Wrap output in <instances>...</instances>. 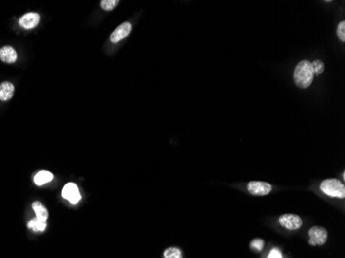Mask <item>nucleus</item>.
I'll use <instances>...</instances> for the list:
<instances>
[{"label":"nucleus","mask_w":345,"mask_h":258,"mask_svg":"<svg viewBox=\"0 0 345 258\" xmlns=\"http://www.w3.org/2000/svg\"><path fill=\"white\" fill-rule=\"evenodd\" d=\"M314 74L311 70V64L308 60H303L295 68L294 80L299 88L306 89L313 82Z\"/></svg>","instance_id":"nucleus-1"},{"label":"nucleus","mask_w":345,"mask_h":258,"mask_svg":"<svg viewBox=\"0 0 345 258\" xmlns=\"http://www.w3.org/2000/svg\"><path fill=\"white\" fill-rule=\"evenodd\" d=\"M320 189L326 195L334 197V199H344L345 186L337 179H326L321 183Z\"/></svg>","instance_id":"nucleus-2"},{"label":"nucleus","mask_w":345,"mask_h":258,"mask_svg":"<svg viewBox=\"0 0 345 258\" xmlns=\"http://www.w3.org/2000/svg\"><path fill=\"white\" fill-rule=\"evenodd\" d=\"M309 244L311 246L324 245L327 240V231L322 226H313L309 229Z\"/></svg>","instance_id":"nucleus-3"},{"label":"nucleus","mask_w":345,"mask_h":258,"mask_svg":"<svg viewBox=\"0 0 345 258\" xmlns=\"http://www.w3.org/2000/svg\"><path fill=\"white\" fill-rule=\"evenodd\" d=\"M279 224L288 230H298L303 225V220L295 214H284L279 217Z\"/></svg>","instance_id":"nucleus-4"},{"label":"nucleus","mask_w":345,"mask_h":258,"mask_svg":"<svg viewBox=\"0 0 345 258\" xmlns=\"http://www.w3.org/2000/svg\"><path fill=\"white\" fill-rule=\"evenodd\" d=\"M247 190L252 195L265 196L268 195L273 190V187L270 183L262 182V181H252V182H249L247 184Z\"/></svg>","instance_id":"nucleus-5"},{"label":"nucleus","mask_w":345,"mask_h":258,"mask_svg":"<svg viewBox=\"0 0 345 258\" xmlns=\"http://www.w3.org/2000/svg\"><path fill=\"white\" fill-rule=\"evenodd\" d=\"M133 29V25L131 22H124L112 32L110 40L113 42V44H118L119 41H121L124 39L126 37H128V34L131 33Z\"/></svg>","instance_id":"nucleus-6"},{"label":"nucleus","mask_w":345,"mask_h":258,"mask_svg":"<svg viewBox=\"0 0 345 258\" xmlns=\"http://www.w3.org/2000/svg\"><path fill=\"white\" fill-rule=\"evenodd\" d=\"M62 196L65 200L70 201L73 204H76L80 202L81 194L79 191V188L75 183H67L62 190Z\"/></svg>","instance_id":"nucleus-7"},{"label":"nucleus","mask_w":345,"mask_h":258,"mask_svg":"<svg viewBox=\"0 0 345 258\" xmlns=\"http://www.w3.org/2000/svg\"><path fill=\"white\" fill-rule=\"evenodd\" d=\"M40 21V16L37 13H28L19 20V24L24 29H32Z\"/></svg>","instance_id":"nucleus-8"},{"label":"nucleus","mask_w":345,"mask_h":258,"mask_svg":"<svg viewBox=\"0 0 345 258\" xmlns=\"http://www.w3.org/2000/svg\"><path fill=\"white\" fill-rule=\"evenodd\" d=\"M0 59L4 63H14L18 59V54L13 47L5 46L0 49Z\"/></svg>","instance_id":"nucleus-9"},{"label":"nucleus","mask_w":345,"mask_h":258,"mask_svg":"<svg viewBox=\"0 0 345 258\" xmlns=\"http://www.w3.org/2000/svg\"><path fill=\"white\" fill-rule=\"evenodd\" d=\"M15 92L14 85L10 82H3L0 84V100L7 101L10 100Z\"/></svg>","instance_id":"nucleus-10"},{"label":"nucleus","mask_w":345,"mask_h":258,"mask_svg":"<svg viewBox=\"0 0 345 258\" xmlns=\"http://www.w3.org/2000/svg\"><path fill=\"white\" fill-rule=\"evenodd\" d=\"M32 209L34 210V213H36V215H37L38 220H39L41 222L47 221V219L49 217V214H48L46 206L42 204L40 202H34L32 203Z\"/></svg>","instance_id":"nucleus-11"},{"label":"nucleus","mask_w":345,"mask_h":258,"mask_svg":"<svg viewBox=\"0 0 345 258\" xmlns=\"http://www.w3.org/2000/svg\"><path fill=\"white\" fill-rule=\"evenodd\" d=\"M52 180H53V175H52V173L47 170H41L36 175V177H34V183H36L38 186H41L46 183L51 182Z\"/></svg>","instance_id":"nucleus-12"},{"label":"nucleus","mask_w":345,"mask_h":258,"mask_svg":"<svg viewBox=\"0 0 345 258\" xmlns=\"http://www.w3.org/2000/svg\"><path fill=\"white\" fill-rule=\"evenodd\" d=\"M28 228L32 229L33 231H36V232L44 231L47 228V223L41 222V221L38 220L37 218H34L28 222Z\"/></svg>","instance_id":"nucleus-13"},{"label":"nucleus","mask_w":345,"mask_h":258,"mask_svg":"<svg viewBox=\"0 0 345 258\" xmlns=\"http://www.w3.org/2000/svg\"><path fill=\"white\" fill-rule=\"evenodd\" d=\"M119 0H101L100 6L103 11L111 12L118 5Z\"/></svg>","instance_id":"nucleus-14"},{"label":"nucleus","mask_w":345,"mask_h":258,"mask_svg":"<svg viewBox=\"0 0 345 258\" xmlns=\"http://www.w3.org/2000/svg\"><path fill=\"white\" fill-rule=\"evenodd\" d=\"M165 258H183L182 251L175 247L168 248L165 251Z\"/></svg>","instance_id":"nucleus-15"},{"label":"nucleus","mask_w":345,"mask_h":258,"mask_svg":"<svg viewBox=\"0 0 345 258\" xmlns=\"http://www.w3.org/2000/svg\"><path fill=\"white\" fill-rule=\"evenodd\" d=\"M310 64H311V70H312L313 74L320 75L321 74L324 73L325 64L323 61H321V60H315V61H313V62H310Z\"/></svg>","instance_id":"nucleus-16"},{"label":"nucleus","mask_w":345,"mask_h":258,"mask_svg":"<svg viewBox=\"0 0 345 258\" xmlns=\"http://www.w3.org/2000/svg\"><path fill=\"white\" fill-rule=\"evenodd\" d=\"M265 246V242L261 239H255L253 240L251 244H250V248L253 249L255 251H262Z\"/></svg>","instance_id":"nucleus-17"},{"label":"nucleus","mask_w":345,"mask_h":258,"mask_svg":"<svg viewBox=\"0 0 345 258\" xmlns=\"http://www.w3.org/2000/svg\"><path fill=\"white\" fill-rule=\"evenodd\" d=\"M337 37L338 38L344 42L345 41V22L344 21H341L339 24H338V27H337Z\"/></svg>","instance_id":"nucleus-18"},{"label":"nucleus","mask_w":345,"mask_h":258,"mask_svg":"<svg viewBox=\"0 0 345 258\" xmlns=\"http://www.w3.org/2000/svg\"><path fill=\"white\" fill-rule=\"evenodd\" d=\"M267 258H283V256H282V253H281L280 250L274 248L270 251V253H269V255Z\"/></svg>","instance_id":"nucleus-19"}]
</instances>
